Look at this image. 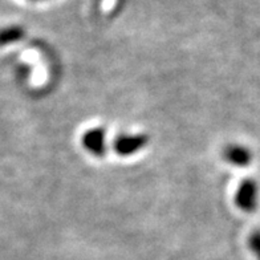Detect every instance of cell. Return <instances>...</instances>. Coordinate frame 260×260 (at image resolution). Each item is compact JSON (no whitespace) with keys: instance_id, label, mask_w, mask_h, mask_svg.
<instances>
[{"instance_id":"cell-1","label":"cell","mask_w":260,"mask_h":260,"mask_svg":"<svg viewBox=\"0 0 260 260\" xmlns=\"http://www.w3.org/2000/svg\"><path fill=\"white\" fill-rule=\"evenodd\" d=\"M259 185L252 178H246L238 187L235 194V203L242 211L253 212L257 207Z\"/></svg>"},{"instance_id":"cell-2","label":"cell","mask_w":260,"mask_h":260,"mask_svg":"<svg viewBox=\"0 0 260 260\" xmlns=\"http://www.w3.org/2000/svg\"><path fill=\"white\" fill-rule=\"evenodd\" d=\"M149 142L146 134H122L114 140L113 149L118 155L127 157V155L136 154L141 149H144Z\"/></svg>"},{"instance_id":"cell-3","label":"cell","mask_w":260,"mask_h":260,"mask_svg":"<svg viewBox=\"0 0 260 260\" xmlns=\"http://www.w3.org/2000/svg\"><path fill=\"white\" fill-rule=\"evenodd\" d=\"M82 145L93 155L103 157L106 151L105 130L103 127H94V129L88 130L82 136Z\"/></svg>"},{"instance_id":"cell-4","label":"cell","mask_w":260,"mask_h":260,"mask_svg":"<svg viewBox=\"0 0 260 260\" xmlns=\"http://www.w3.org/2000/svg\"><path fill=\"white\" fill-rule=\"evenodd\" d=\"M223 158L234 166L246 168L252 161V153L248 147L243 146V145L231 144L224 147Z\"/></svg>"},{"instance_id":"cell-5","label":"cell","mask_w":260,"mask_h":260,"mask_svg":"<svg viewBox=\"0 0 260 260\" xmlns=\"http://www.w3.org/2000/svg\"><path fill=\"white\" fill-rule=\"evenodd\" d=\"M24 36V29L21 27H8L0 29V45H8L16 43Z\"/></svg>"},{"instance_id":"cell-6","label":"cell","mask_w":260,"mask_h":260,"mask_svg":"<svg viewBox=\"0 0 260 260\" xmlns=\"http://www.w3.org/2000/svg\"><path fill=\"white\" fill-rule=\"evenodd\" d=\"M248 246H250L253 255L260 260V230H256L251 234L250 238H248Z\"/></svg>"}]
</instances>
